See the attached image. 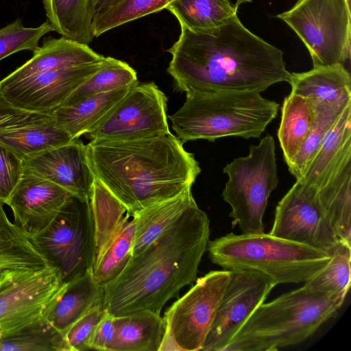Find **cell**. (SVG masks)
I'll list each match as a JSON object with an SVG mask.
<instances>
[{"label":"cell","instance_id":"cell-1","mask_svg":"<svg viewBox=\"0 0 351 351\" xmlns=\"http://www.w3.org/2000/svg\"><path fill=\"white\" fill-rule=\"evenodd\" d=\"M180 29L167 50L171 55L167 72L178 92L261 93L289 81L282 51L247 29L237 14L211 29Z\"/></svg>","mask_w":351,"mask_h":351},{"label":"cell","instance_id":"cell-2","mask_svg":"<svg viewBox=\"0 0 351 351\" xmlns=\"http://www.w3.org/2000/svg\"><path fill=\"white\" fill-rule=\"evenodd\" d=\"M209 237V219L195 202L159 238L132 255L119 276L102 285L104 310L114 317L145 310L160 313L169 300L196 280Z\"/></svg>","mask_w":351,"mask_h":351},{"label":"cell","instance_id":"cell-3","mask_svg":"<svg viewBox=\"0 0 351 351\" xmlns=\"http://www.w3.org/2000/svg\"><path fill=\"white\" fill-rule=\"evenodd\" d=\"M88 165L130 215L191 189L201 172L193 154L171 133L131 141H90Z\"/></svg>","mask_w":351,"mask_h":351},{"label":"cell","instance_id":"cell-4","mask_svg":"<svg viewBox=\"0 0 351 351\" xmlns=\"http://www.w3.org/2000/svg\"><path fill=\"white\" fill-rule=\"evenodd\" d=\"M345 298L304 286L261 304L224 351H273L300 343L335 315Z\"/></svg>","mask_w":351,"mask_h":351},{"label":"cell","instance_id":"cell-5","mask_svg":"<svg viewBox=\"0 0 351 351\" xmlns=\"http://www.w3.org/2000/svg\"><path fill=\"white\" fill-rule=\"evenodd\" d=\"M278 108L276 101L255 91L193 93L186 94L184 104L168 118L183 143L226 136L259 138Z\"/></svg>","mask_w":351,"mask_h":351},{"label":"cell","instance_id":"cell-6","mask_svg":"<svg viewBox=\"0 0 351 351\" xmlns=\"http://www.w3.org/2000/svg\"><path fill=\"white\" fill-rule=\"evenodd\" d=\"M206 250L223 269L256 271L276 285L305 282L331 258L326 252L265 232L229 233L209 241Z\"/></svg>","mask_w":351,"mask_h":351},{"label":"cell","instance_id":"cell-7","mask_svg":"<svg viewBox=\"0 0 351 351\" xmlns=\"http://www.w3.org/2000/svg\"><path fill=\"white\" fill-rule=\"evenodd\" d=\"M223 171L228 180L221 195L232 208V224L244 234L264 232L268 198L279 183L273 136L267 134L250 145L247 156L227 163Z\"/></svg>","mask_w":351,"mask_h":351},{"label":"cell","instance_id":"cell-8","mask_svg":"<svg viewBox=\"0 0 351 351\" xmlns=\"http://www.w3.org/2000/svg\"><path fill=\"white\" fill-rule=\"evenodd\" d=\"M27 237L64 283L93 270L95 240L89 199L71 195L46 228Z\"/></svg>","mask_w":351,"mask_h":351},{"label":"cell","instance_id":"cell-9","mask_svg":"<svg viewBox=\"0 0 351 351\" xmlns=\"http://www.w3.org/2000/svg\"><path fill=\"white\" fill-rule=\"evenodd\" d=\"M350 11L346 0H298L276 17L296 33L318 67L350 59Z\"/></svg>","mask_w":351,"mask_h":351},{"label":"cell","instance_id":"cell-10","mask_svg":"<svg viewBox=\"0 0 351 351\" xmlns=\"http://www.w3.org/2000/svg\"><path fill=\"white\" fill-rule=\"evenodd\" d=\"M232 271H211L171 304L162 318L164 334L158 351L202 350Z\"/></svg>","mask_w":351,"mask_h":351},{"label":"cell","instance_id":"cell-11","mask_svg":"<svg viewBox=\"0 0 351 351\" xmlns=\"http://www.w3.org/2000/svg\"><path fill=\"white\" fill-rule=\"evenodd\" d=\"M66 283L52 266L0 271V338L45 317Z\"/></svg>","mask_w":351,"mask_h":351},{"label":"cell","instance_id":"cell-12","mask_svg":"<svg viewBox=\"0 0 351 351\" xmlns=\"http://www.w3.org/2000/svg\"><path fill=\"white\" fill-rule=\"evenodd\" d=\"M167 109V98L154 82H136L84 136L90 141L163 136L171 133Z\"/></svg>","mask_w":351,"mask_h":351},{"label":"cell","instance_id":"cell-13","mask_svg":"<svg viewBox=\"0 0 351 351\" xmlns=\"http://www.w3.org/2000/svg\"><path fill=\"white\" fill-rule=\"evenodd\" d=\"M269 234L330 255L342 242L324 214L317 191L298 180L278 202Z\"/></svg>","mask_w":351,"mask_h":351},{"label":"cell","instance_id":"cell-14","mask_svg":"<svg viewBox=\"0 0 351 351\" xmlns=\"http://www.w3.org/2000/svg\"><path fill=\"white\" fill-rule=\"evenodd\" d=\"M232 272L202 350L224 351L237 332L265 302L276 285L269 277L256 271Z\"/></svg>","mask_w":351,"mask_h":351},{"label":"cell","instance_id":"cell-15","mask_svg":"<svg viewBox=\"0 0 351 351\" xmlns=\"http://www.w3.org/2000/svg\"><path fill=\"white\" fill-rule=\"evenodd\" d=\"M103 60L47 71L0 87L5 98L14 106L30 112L51 115L99 69Z\"/></svg>","mask_w":351,"mask_h":351},{"label":"cell","instance_id":"cell-16","mask_svg":"<svg viewBox=\"0 0 351 351\" xmlns=\"http://www.w3.org/2000/svg\"><path fill=\"white\" fill-rule=\"evenodd\" d=\"M23 173L46 179L73 195L89 199L95 176L79 138L23 160Z\"/></svg>","mask_w":351,"mask_h":351},{"label":"cell","instance_id":"cell-17","mask_svg":"<svg viewBox=\"0 0 351 351\" xmlns=\"http://www.w3.org/2000/svg\"><path fill=\"white\" fill-rule=\"evenodd\" d=\"M71 194L40 177L23 173L5 204L14 223L27 236L46 228Z\"/></svg>","mask_w":351,"mask_h":351},{"label":"cell","instance_id":"cell-18","mask_svg":"<svg viewBox=\"0 0 351 351\" xmlns=\"http://www.w3.org/2000/svg\"><path fill=\"white\" fill-rule=\"evenodd\" d=\"M33 52L32 58L0 81V86L14 84L47 71L94 63L104 58L88 45L62 36L45 38Z\"/></svg>","mask_w":351,"mask_h":351},{"label":"cell","instance_id":"cell-19","mask_svg":"<svg viewBox=\"0 0 351 351\" xmlns=\"http://www.w3.org/2000/svg\"><path fill=\"white\" fill-rule=\"evenodd\" d=\"M351 157V103L326 135L298 181L317 191Z\"/></svg>","mask_w":351,"mask_h":351},{"label":"cell","instance_id":"cell-20","mask_svg":"<svg viewBox=\"0 0 351 351\" xmlns=\"http://www.w3.org/2000/svg\"><path fill=\"white\" fill-rule=\"evenodd\" d=\"M103 300V285L96 282L91 270L66 284L45 318L66 335L76 321L102 305Z\"/></svg>","mask_w":351,"mask_h":351},{"label":"cell","instance_id":"cell-21","mask_svg":"<svg viewBox=\"0 0 351 351\" xmlns=\"http://www.w3.org/2000/svg\"><path fill=\"white\" fill-rule=\"evenodd\" d=\"M195 202L191 188L132 215L134 220L132 255L139 253L159 238Z\"/></svg>","mask_w":351,"mask_h":351},{"label":"cell","instance_id":"cell-22","mask_svg":"<svg viewBox=\"0 0 351 351\" xmlns=\"http://www.w3.org/2000/svg\"><path fill=\"white\" fill-rule=\"evenodd\" d=\"M131 86L95 95L59 107L51 114L55 125L66 132L72 139L79 138L90 132Z\"/></svg>","mask_w":351,"mask_h":351},{"label":"cell","instance_id":"cell-23","mask_svg":"<svg viewBox=\"0 0 351 351\" xmlns=\"http://www.w3.org/2000/svg\"><path fill=\"white\" fill-rule=\"evenodd\" d=\"M291 93L314 101L336 102L351 97V77L344 64L313 67L291 73Z\"/></svg>","mask_w":351,"mask_h":351},{"label":"cell","instance_id":"cell-24","mask_svg":"<svg viewBox=\"0 0 351 351\" xmlns=\"http://www.w3.org/2000/svg\"><path fill=\"white\" fill-rule=\"evenodd\" d=\"M114 320L115 336L109 351H158L164 334L160 313L145 310Z\"/></svg>","mask_w":351,"mask_h":351},{"label":"cell","instance_id":"cell-25","mask_svg":"<svg viewBox=\"0 0 351 351\" xmlns=\"http://www.w3.org/2000/svg\"><path fill=\"white\" fill-rule=\"evenodd\" d=\"M317 193L341 241L351 244V158L340 165Z\"/></svg>","mask_w":351,"mask_h":351},{"label":"cell","instance_id":"cell-26","mask_svg":"<svg viewBox=\"0 0 351 351\" xmlns=\"http://www.w3.org/2000/svg\"><path fill=\"white\" fill-rule=\"evenodd\" d=\"M72 140L66 132L55 125L51 115L38 122L0 131V144L22 160Z\"/></svg>","mask_w":351,"mask_h":351},{"label":"cell","instance_id":"cell-27","mask_svg":"<svg viewBox=\"0 0 351 351\" xmlns=\"http://www.w3.org/2000/svg\"><path fill=\"white\" fill-rule=\"evenodd\" d=\"M314 115V104L310 99L291 93L285 97L277 136L287 166L308 136Z\"/></svg>","mask_w":351,"mask_h":351},{"label":"cell","instance_id":"cell-28","mask_svg":"<svg viewBox=\"0 0 351 351\" xmlns=\"http://www.w3.org/2000/svg\"><path fill=\"white\" fill-rule=\"evenodd\" d=\"M0 202V271L38 270L51 266L28 237L8 218Z\"/></svg>","mask_w":351,"mask_h":351},{"label":"cell","instance_id":"cell-29","mask_svg":"<svg viewBox=\"0 0 351 351\" xmlns=\"http://www.w3.org/2000/svg\"><path fill=\"white\" fill-rule=\"evenodd\" d=\"M47 21L62 37L83 44L94 38L90 0H43Z\"/></svg>","mask_w":351,"mask_h":351},{"label":"cell","instance_id":"cell-30","mask_svg":"<svg viewBox=\"0 0 351 351\" xmlns=\"http://www.w3.org/2000/svg\"><path fill=\"white\" fill-rule=\"evenodd\" d=\"M180 27L193 32L213 29L237 14L230 0H174L167 8Z\"/></svg>","mask_w":351,"mask_h":351},{"label":"cell","instance_id":"cell-31","mask_svg":"<svg viewBox=\"0 0 351 351\" xmlns=\"http://www.w3.org/2000/svg\"><path fill=\"white\" fill-rule=\"evenodd\" d=\"M312 101L315 108L313 125L298 152L287 166L289 171L296 180L300 179L306 166L314 156L343 110L351 103V97L336 102Z\"/></svg>","mask_w":351,"mask_h":351},{"label":"cell","instance_id":"cell-32","mask_svg":"<svg viewBox=\"0 0 351 351\" xmlns=\"http://www.w3.org/2000/svg\"><path fill=\"white\" fill-rule=\"evenodd\" d=\"M89 201L94 226L96 256L131 215L95 178Z\"/></svg>","mask_w":351,"mask_h":351},{"label":"cell","instance_id":"cell-33","mask_svg":"<svg viewBox=\"0 0 351 351\" xmlns=\"http://www.w3.org/2000/svg\"><path fill=\"white\" fill-rule=\"evenodd\" d=\"M134 234V220L131 215L96 254L93 274L97 282L107 283L123 271L132 255Z\"/></svg>","mask_w":351,"mask_h":351},{"label":"cell","instance_id":"cell-34","mask_svg":"<svg viewBox=\"0 0 351 351\" xmlns=\"http://www.w3.org/2000/svg\"><path fill=\"white\" fill-rule=\"evenodd\" d=\"M0 351H71L65 335L45 317L0 338Z\"/></svg>","mask_w":351,"mask_h":351},{"label":"cell","instance_id":"cell-35","mask_svg":"<svg viewBox=\"0 0 351 351\" xmlns=\"http://www.w3.org/2000/svg\"><path fill=\"white\" fill-rule=\"evenodd\" d=\"M136 82V72L128 63L112 57H104L99 69L76 89L62 106L95 95L129 87Z\"/></svg>","mask_w":351,"mask_h":351},{"label":"cell","instance_id":"cell-36","mask_svg":"<svg viewBox=\"0 0 351 351\" xmlns=\"http://www.w3.org/2000/svg\"><path fill=\"white\" fill-rule=\"evenodd\" d=\"M174 0H119L97 12L93 17L91 31L93 37L123 24L158 12Z\"/></svg>","mask_w":351,"mask_h":351},{"label":"cell","instance_id":"cell-37","mask_svg":"<svg viewBox=\"0 0 351 351\" xmlns=\"http://www.w3.org/2000/svg\"><path fill=\"white\" fill-rule=\"evenodd\" d=\"M351 244L341 242L326 266L304 282L314 291L346 298L350 286Z\"/></svg>","mask_w":351,"mask_h":351},{"label":"cell","instance_id":"cell-38","mask_svg":"<svg viewBox=\"0 0 351 351\" xmlns=\"http://www.w3.org/2000/svg\"><path fill=\"white\" fill-rule=\"evenodd\" d=\"M54 31L47 21L36 27H27L21 19H17L0 29V60L21 51H34L40 39Z\"/></svg>","mask_w":351,"mask_h":351},{"label":"cell","instance_id":"cell-39","mask_svg":"<svg viewBox=\"0 0 351 351\" xmlns=\"http://www.w3.org/2000/svg\"><path fill=\"white\" fill-rule=\"evenodd\" d=\"M106 312L102 305L95 306L71 326L65 335L71 351L90 350L91 337Z\"/></svg>","mask_w":351,"mask_h":351},{"label":"cell","instance_id":"cell-40","mask_svg":"<svg viewBox=\"0 0 351 351\" xmlns=\"http://www.w3.org/2000/svg\"><path fill=\"white\" fill-rule=\"evenodd\" d=\"M23 174V160L0 144V202L5 204Z\"/></svg>","mask_w":351,"mask_h":351},{"label":"cell","instance_id":"cell-41","mask_svg":"<svg viewBox=\"0 0 351 351\" xmlns=\"http://www.w3.org/2000/svg\"><path fill=\"white\" fill-rule=\"evenodd\" d=\"M50 115L30 112L14 106L0 87V131L42 121Z\"/></svg>","mask_w":351,"mask_h":351},{"label":"cell","instance_id":"cell-42","mask_svg":"<svg viewBox=\"0 0 351 351\" xmlns=\"http://www.w3.org/2000/svg\"><path fill=\"white\" fill-rule=\"evenodd\" d=\"M114 316L106 312L97 324L90 341V350L109 351L114 339Z\"/></svg>","mask_w":351,"mask_h":351},{"label":"cell","instance_id":"cell-43","mask_svg":"<svg viewBox=\"0 0 351 351\" xmlns=\"http://www.w3.org/2000/svg\"><path fill=\"white\" fill-rule=\"evenodd\" d=\"M119 0H90V10L93 16L100 10L108 8Z\"/></svg>","mask_w":351,"mask_h":351},{"label":"cell","instance_id":"cell-44","mask_svg":"<svg viewBox=\"0 0 351 351\" xmlns=\"http://www.w3.org/2000/svg\"><path fill=\"white\" fill-rule=\"evenodd\" d=\"M348 5L350 8L351 5V0H346Z\"/></svg>","mask_w":351,"mask_h":351}]
</instances>
